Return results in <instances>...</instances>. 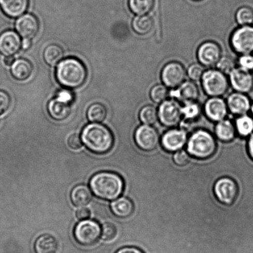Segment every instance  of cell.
Returning <instances> with one entry per match:
<instances>
[{
	"label": "cell",
	"instance_id": "cell-1",
	"mask_svg": "<svg viewBox=\"0 0 253 253\" xmlns=\"http://www.w3.org/2000/svg\"><path fill=\"white\" fill-rule=\"evenodd\" d=\"M81 139L85 147L96 154L108 153L113 147L114 136L107 126L98 123L84 127Z\"/></svg>",
	"mask_w": 253,
	"mask_h": 253
},
{
	"label": "cell",
	"instance_id": "cell-2",
	"mask_svg": "<svg viewBox=\"0 0 253 253\" xmlns=\"http://www.w3.org/2000/svg\"><path fill=\"white\" fill-rule=\"evenodd\" d=\"M90 187L94 195L100 199L115 200L122 194L125 183L117 173L101 172L91 178Z\"/></svg>",
	"mask_w": 253,
	"mask_h": 253
},
{
	"label": "cell",
	"instance_id": "cell-3",
	"mask_svg": "<svg viewBox=\"0 0 253 253\" xmlns=\"http://www.w3.org/2000/svg\"><path fill=\"white\" fill-rule=\"evenodd\" d=\"M87 71L83 62L78 59L68 58L59 62L56 70L58 83L68 89L78 88L83 85Z\"/></svg>",
	"mask_w": 253,
	"mask_h": 253
},
{
	"label": "cell",
	"instance_id": "cell-4",
	"mask_svg": "<svg viewBox=\"0 0 253 253\" xmlns=\"http://www.w3.org/2000/svg\"><path fill=\"white\" fill-rule=\"evenodd\" d=\"M216 142L207 130H198L190 136L187 141V152L198 159L211 157L216 151Z\"/></svg>",
	"mask_w": 253,
	"mask_h": 253
},
{
	"label": "cell",
	"instance_id": "cell-5",
	"mask_svg": "<svg viewBox=\"0 0 253 253\" xmlns=\"http://www.w3.org/2000/svg\"><path fill=\"white\" fill-rule=\"evenodd\" d=\"M201 81L203 91L211 98L224 96L227 93L230 84L226 74L217 69L205 71Z\"/></svg>",
	"mask_w": 253,
	"mask_h": 253
},
{
	"label": "cell",
	"instance_id": "cell-6",
	"mask_svg": "<svg viewBox=\"0 0 253 253\" xmlns=\"http://www.w3.org/2000/svg\"><path fill=\"white\" fill-rule=\"evenodd\" d=\"M101 234V228L97 222L84 220L74 228V236L76 241L84 247H90L98 241Z\"/></svg>",
	"mask_w": 253,
	"mask_h": 253
},
{
	"label": "cell",
	"instance_id": "cell-7",
	"mask_svg": "<svg viewBox=\"0 0 253 253\" xmlns=\"http://www.w3.org/2000/svg\"><path fill=\"white\" fill-rule=\"evenodd\" d=\"M158 119L163 125L168 128L177 126L182 119V106L174 99H166L160 104Z\"/></svg>",
	"mask_w": 253,
	"mask_h": 253
},
{
	"label": "cell",
	"instance_id": "cell-8",
	"mask_svg": "<svg viewBox=\"0 0 253 253\" xmlns=\"http://www.w3.org/2000/svg\"><path fill=\"white\" fill-rule=\"evenodd\" d=\"M234 51L241 54L253 52V26H242L232 32L230 40Z\"/></svg>",
	"mask_w": 253,
	"mask_h": 253
},
{
	"label": "cell",
	"instance_id": "cell-9",
	"mask_svg": "<svg viewBox=\"0 0 253 253\" xmlns=\"http://www.w3.org/2000/svg\"><path fill=\"white\" fill-rule=\"evenodd\" d=\"M187 72L179 62L170 61L165 64L161 72L164 85L171 89L177 88L185 80Z\"/></svg>",
	"mask_w": 253,
	"mask_h": 253
},
{
	"label": "cell",
	"instance_id": "cell-10",
	"mask_svg": "<svg viewBox=\"0 0 253 253\" xmlns=\"http://www.w3.org/2000/svg\"><path fill=\"white\" fill-rule=\"evenodd\" d=\"M215 197L220 203L231 205L235 202L239 194V187L237 183L232 178H220L214 186Z\"/></svg>",
	"mask_w": 253,
	"mask_h": 253
},
{
	"label": "cell",
	"instance_id": "cell-11",
	"mask_svg": "<svg viewBox=\"0 0 253 253\" xmlns=\"http://www.w3.org/2000/svg\"><path fill=\"white\" fill-rule=\"evenodd\" d=\"M135 141L141 150L152 151L160 143V136L153 126L143 124L136 129L134 135Z\"/></svg>",
	"mask_w": 253,
	"mask_h": 253
},
{
	"label": "cell",
	"instance_id": "cell-12",
	"mask_svg": "<svg viewBox=\"0 0 253 253\" xmlns=\"http://www.w3.org/2000/svg\"><path fill=\"white\" fill-rule=\"evenodd\" d=\"M197 58L203 66L216 65L222 57V49L219 44L212 41H207L200 45L197 50Z\"/></svg>",
	"mask_w": 253,
	"mask_h": 253
},
{
	"label": "cell",
	"instance_id": "cell-13",
	"mask_svg": "<svg viewBox=\"0 0 253 253\" xmlns=\"http://www.w3.org/2000/svg\"><path fill=\"white\" fill-rule=\"evenodd\" d=\"M230 85L235 92L247 94L253 89V75L252 72L235 68L229 74Z\"/></svg>",
	"mask_w": 253,
	"mask_h": 253
},
{
	"label": "cell",
	"instance_id": "cell-14",
	"mask_svg": "<svg viewBox=\"0 0 253 253\" xmlns=\"http://www.w3.org/2000/svg\"><path fill=\"white\" fill-rule=\"evenodd\" d=\"M187 140V133L185 130L172 129L164 134L161 139V145L168 152H177L184 147Z\"/></svg>",
	"mask_w": 253,
	"mask_h": 253
},
{
	"label": "cell",
	"instance_id": "cell-15",
	"mask_svg": "<svg viewBox=\"0 0 253 253\" xmlns=\"http://www.w3.org/2000/svg\"><path fill=\"white\" fill-rule=\"evenodd\" d=\"M169 96L180 103L185 104L197 101L199 98V90L192 81H185L177 88L172 89Z\"/></svg>",
	"mask_w": 253,
	"mask_h": 253
},
{
	"label": "cell",
	"instance_id": "cell-16",
	"mask_svg": "<svg viewBox=\"0 0 253 253\" xmlns=\"http://www.w3.org/2000/svg\"><path fill=\"white\" fill-rule=\"evenodd\" d=\"M203 110L207 117L215 122L225 119L229 111L226 101L219 97L208 99L204 104Z\"/></svg>",
	"mask_w": 253,
	"mask_h": 253
},
{
	"label": "cell",
	"instance_id": "cell-17",
	"mask_svg": "<svg viewBox=\"0 0 253 253\" xmlns=\"http://www.w3.org/2000/svg\"><path fill=\"white\" fill-rule=\"evenodd\" d=\"M39 27L38 19L31 14L22 15L16 22V31L24 39H33L38 33Z\"/></svg>",
	"mask_w": 253,
	"mask_h": 253
},
{
	"label": "cell",
	"instance_id": "cell-18",
	"mask_svg": "<svg viewBox=\"0 0 253 253\" xmlns=\"http://www.w3.org/2000/svg\"><path fill=\"white\" fill-rule=\"evenodd\" d=\"M22 41L13 31H6L0 34V53L5 56H13L21 49Z\"/></svg>",
	"mask_w": 253,
	"mask_h": 253
},
{
	"label": "cell",
	"instance_id": "cell-19",
	"mask_svg": "<svg viewBox=\"0 0 253 253\" xmlns=\"http://www.w3.org/2000/svg\"><path fill=\"white\" fill-rule=\"evenodd\" d=\"M226 103L228 110L234 115H245L250 110L251 101L247 94L235 92L228 96Z\"/></svg>",
	"mask_w": 253,
	"mask_h": 253
},
{
	"label": "cell",
	"instance_id": "cell-20",
	"mask_svg": "<svg viewBox=\"0 0 253 253\" xmlns=\"http://www.w3.org/2000/svg\"><path fill=\"white\" fill-rule=\"evenodd\" d=\"M29 0H0L2 11L11 18L22 16L28 8Z\"/></svg>",
	"mask_w": 253,
	"mask_h": 253
},
{
	"label": "cell",
	"instance_id": "cell-21",
	"mask_svg": "<svg viewBox=\"0 0 253 253\" xmlns=\"http://www.w3.org/2000/svg\"><path fill=\"white\" fill-rule=\"evenodd\" d=\"M48 111L49 116L54 120L63 121L70 115L71 103L56 98L49 101Z\"/></svg>",
	"mask_w": 253,
	"mask_h": 253
},
{
	"label": "cell",
	"instance_id": "cell-22",
	"mask_svg": "<svg viewBox=\"0 0 253 253\" xmlns=\"http://www.w3.org/2000/svg\"><path fill=\"white\" fill-rule=\"evenodd\" d=\"M110 207L113 214L121 219L130 216L134 210L133 203L126 197H120L114 200Z\"/></svg>",
	"mask_w": 253,
	"mask_h": 253
},
{
	"label": "cell",
	"instance_id": "cell-23",
	"mask_svg": "<svg viewBox=\"0 0 253 253\" xmlns=\"http://www.w3.org/2000/svg\"><path fill=\"white\" fill-rule=\"evenodd\" d=\"M36 253H59L58 242L49 234L41 235L34 244Z\"/></svg>",
	"mask_w": 253,
	"mask_h": 253
},
{
	"label": "cell",
	"instance_id": "cell-24",
	"mask_svg": "<svg viewBox=\"0 0 253 253\" xmlns=\"http://www.w3.org/2000/svg\"><path fill=\"white\" fill-rule=\"evenodd\" d=\"M33 71L31 62L24 58L15 60L11 67L12 76L17 81H25L30 78Z\"/></svg>",
	"mask_w": 253,
	"mask_h": 253
},
{
	"label": "cell",
	"instance_id": "cell-25",
	"mask_svg": "<svg viewBox=\"0 0 253 253\" xmlns=\"http://www.w3.org/2000/svg\"><path fill=\"white\" fill-rule=\"evenodd\" d=\"M70 197L71 202L74 205L83 207L90 202L92 194L87 186L79 185L76 186L71 191Z\"/></svg>",
	"mask_w": 253,
	"mask_h": 253
},
{
	"label": "cell",
	"instance_id": "cell-26",
	"mask_svg": "<svg viewBox=\"0 0 253 253\" xmlns=\"http://www.w3.org/2000/svg\"><path fill=\"white\" fill-rule=\"evenodd\" d=\"M215 135L223 142H230L234 140L236 135V128L232 121L224 119L218 121L215 127Z\"/></svg>",
	"mask_w": 253,
	"mask_h": 253
},
{
	"label": "cell",
	"instance_id": "cell-27",
	"mask_svg": "<svg viewBox=\"0 0 253 253\" xmlns=\"http://www.w3.org/2000/svg\"><path fill=\"white\" fill-rule=\"evenodd\" d=\"M131 26L133 31L140 36H145L152 31L154 21L152 17L148 14L136 15L134 17Z\"/></svg>",
	"mask_w": 253,
	"mask_h": 253
},
{
	"label": "cell",
	"instance_id": "cell-28",
	"mask_svg": "<svg viewBox=\"0 0 253 253\" xmlns=\"http://www.w3.org/2000/svg\"><path fill=\"white\" fill-rule=\"evenodd\" d=\"M64 56L63 49L58 45L51 44L47 46L43 52V58L46 64L51 66L58 64Z\"/></svg>",
	"mask_w": 253,
	"mask_h": 253
},
{
	"label": "cell",
	"instance_id": "cell-29",
	"mask_svg": "<svg viewBox=\"0 0 253 253\" xmlns=\"http://www.w3.org/2000/svg\"><path fill=\"white\" fill-rule=\"evenodd\" d=\"M154 5L155 0H128L129 8L136 15L148 14Z\"/></svg>",
	"mask_w": 253,
	"mask_h": 253
},
{
	"label": "cell",
	"instance_id": "cell-30",
	"mask_svg": "<svg viewBox=\"0 0 253 253\" xmlns=\"http://www.w3.org/2000/svg\"><path fill=\"white\" fill-rule=\"evenodd\" d=\"M107 110L105 106L100 103L91 104L86 111L88 120L91 123L102 122L105 120Z\"/></svg>",
	"mask_w": 253,
	"mask_h": 253
},
{
	"label": "cell",
	"instance_id": "cell-31",
	"mask_svg": "<svg viewBox=\"0 0 253 253\" xmlns=\"http://www.w3.org/2000/svg\"><path fill=\"white\" fill-rule=\"evenodd\" d=\"M235 128L240 135L248 136L253 133V118L247 115L239 116L235 120Z\"/></svg>",
	"mask_w": 253,
	"mask_h": 253
},
{
	"label": "cell",
	"instance_id": "cell-32",
	"mask_svg": "<svg viewBox=\"0 0 253 253\" xmlns=\"http://www.w3.org/2000/svg\"><path fill=\"white\" fill-rule=\"evenodd\" d=\"M182 118L188 122L197 120L202 113V108L197 101L183 104L182 106Z\"/></svg>",
	"mask_w": 253,
	"mask_h": 253
},
{
	"label": "cell",
	"instance_id": "cell-33",
	"mask_svg": "<svg viewBox=\"0 0 253 253\" xmlns=\"http://www.w3.org/2000/svg\"><path fill=\"white\" fill-rule=\"evenodd\" d=\"M139 118L145 125H153L158 120V110L153 105L144 106L139 112Z\"/></svg>",
	"mask_w": 253,
	"mask_h": 253
},
{
	"label": "cell",
	"instance_id": "cell-34",
	"mask_svg": "<svg viewBox=\"0 0 253 253\" xmlns=\"http://www.w3.org/2000/svg\"><path fill=\"white\" fill-rule=\"evenodd\" d=\"M235 19L240 26L253 25V9L249 6L240 7L235 14Z\"/></svg>",
	"mask_w": 253,
	"mask_h": 253
},
{
	"label": "cell",
	"instance_id": "cell-35",
	"mask_svg": "<svg viewBox=\"0 0 253 253\" xmlns=\"http://www.w3.org/2000/svg\"><path fill=\"white\" fill-rule=\"evenodd\" d=\"M169 96L168 88L164 84H156L151 89L150 97L154 102L160 104Z\"/></svg>",
	"mask_w": 253,
	"mask_h": 253
},
{
	"label": "cell",
	"instance_id": "cell-36",
	"mask_svg": "<svg viewBox=\"0 0 253 253\" xmlns=\"http://www.w3.org/2000/svg\"><path fill=\"white\" fill-rule=\"evenodd\" d=\"M215 66L218 70L226 75H229L235 68V63L234 61L229 57L222 56Z\"/></svg>",
	"mask_w": 253,
	"mask_h": 253
},
{
	"label": "cell",
	"instance_id": "cell-37",
	"mask_svg": "<svg viewBox=\"0 0 253 253\" xmlns=\"http://www.w3.org/2000/svg\"><path fill=\"white\" fill-rule=\"evenodd\" d=\"M203 66L200 64H192L188 67L187 74L191 81H198L202 79L203 74L205 73Z\"/></svg>",
	"mask_w": 253,
	"mask_h": 253
},
{
	"label": "cell",
	"instance_id": "cell-38",
	"mask_svg": "<svg viewBox=\"0 0 253 253\" xmlns=\"http://www.w3.org/2000/svg\"><path fill=\"white\" fill-rule=\"evenodd\" d=\"M117 234V228L112 223H105L101 228V237L106 241L115 239Z\"/></svg>",
	"mask_w": 253,
	"mask_h": 253
},
{
	"label": "cell",
	"instance_id": "cell-39",
	"mask_svg": "<svg viewBox=\"0 0 253 253\" xmlns=\"http://www.w3.org/2000/svg\"><path fill=\"white\" fill-rule=\"evenodd\" d=\"M173 162L179 167L187 165L190 160V155L184 150L177 151L173 155Z\"/></svg>",
	"mask_w": 253,
	"mask_h": 253
},
{
	"label": "cell",
	"instance_id": "cell-40",
	"mask_svg": "<svg viewBox=\"0 0 253 253\" xmlns=\"http://www.w3.org/2000/svg\"><path fill=\"white\" fill-rule=\"evenodd\" d=\"M239 68L252 72L253 71V55L252 54H241L238 59Z\"/></svg>",
	"mask_w": 253,
	"mask_h": 253
},
{
	"label": "cell",
	"instance_id": "cell-41",
	"mask_svg": "<svg viewBox=\"0 0 253 253\" xmlns=\"http://www.w3.org/2000/svg\"><path fill=\"white\" fill-rule=\"evenodd\" d=\"M11 102L9 94L6 92L0 90V115L7 112L11 106Z\"/></svg>",
	"mask_w": 253,
	"mask_h": 253
},
{
	"label": "cell",
	"instance_id": "cell-42",
	"mask_svg": "<svg viewBox=\"0 0 253 253\" xmlns=\"http://www.w3.org/2000/svg\"><path fill=\"white\" fill-rule=\"evenodd\" d=\"M68 145L72 150H78L83 146V140L77 134L72 135L68 139Z\"/></svg>",
	"mask_w": 253,
	"mask_h": 253
},
{
	"label": "cell",
	"instance_id": "cell-43",
	"mask_svg": "<svg viewBox=\"0 0 253 253\" xmlns=\"http://www.w3.org/2000/svg\"><path fill=\"white\" fill-rule=\"evenodd\" d=\"M90 212L87 208L82 207L79 209L76 212V217L79 220H84L90 217Z\"/></svg>",
	"mask_w": 253,
	"mask_h": 253
},
{
	"label": "cell",
	"instance_id": "cell-44",
	"mask_svg": "<svg viewBox=\"0 0 253 253\" xmlns=\"http://www.w3.org/2000/svg\"><path fill=\"white\" fill-rule=\"evenodd\" d=\"M57 98L69 103H71V101H73V94L71 93L70 92L66 90L59 92L58 96H57Z\"/></svg>",
	"mask_w": 253,
	"mask_h": 253
},
{
	"label": "cell",
	"instance_id": "cell-45",
	"mask_svg": "<svg viewBox=\"0 0 253 253\" xmlns=\"http://www.w3.org/2000/svg\"><path fill=\"white\" fill-rule=\"evenodd\" d=\"M116 253H144L141 250L135 247H125L119 250Z\"/></svg>",
	"mask_w": 253,
	"mask_h": 253
},
{
	"label": "cell",
	"instance_id": "cell-46",
	"mask_svg": "<svg viewBox=\"0 0 253 253\" xmlns=\"http://www.w3.org/2000/svg\"><path fill=\"white\" fill-rule=\"evenodd\" d=\"M248 150H249L250 157L253 160V133L250 136L249 143H248Z\"/></svg>",
	"mask_w": 253,
	"mask_h": 253
},
{
	"label": "cell",
	"instance_id": "cell-47",
	"mask_svg": "<svg viewBox=\"0 0 253 253\" xmlns=\"http://www.w3.org/2000/svg\"><path fill=\"white\" fill-rule=\"evenodd\" d=\"M31 47V39H24L23 41L22 42L21 48L24 51H27Z\"/></svg>",
	"mask_w": 253,
	"mask_h": 253
},
{
	"label": "cell",
	"instance_id": "cell-48",
	"mask_svg": "<svg viewBox=\"0 0 253 253\" xmlns=\"http://www.w3.org/2000/svg\"><path fill=\"white\" fill-rule=\"evenodd\" d=\"M15 59L13 56H7L4 59V64L6 66H11L13 64Z\"/></svg>",
	"mask_w": 253,
	"mask_h": 253
},
{
	"label": "cell",
	"instance_id": "cell-49",
	"mask_svg": "<svg viewBox=\"0 0 253 253\" xmlns=\"http://www.w3.org/2000/svg\"><path fill=\"white\" fill-rule=\"evenodd\" d=\"M250 110H251V112L253 115V103H252L251 104V107H250Z\"/></svg>",
	"mask_w": 253,
	"mask_h": 253
},
{
	"label": "cell",
	"instance_id": "cell-50",
	"mask_svg": "<svg viewBox=\"0 0 253 253\" xmlns=\"http://www.w3.org/2000/svg\"><path fill=\"white\" fill-rule=\"evenodd\" d=\"M0 123H1V119H0Z\"/></svg>",
	"mask_w": 253,
	"mask_h": 253
},
{
	"label": "cell",
	"instance_id": "cell-51",
	"mask_svg": "<svg viewBox=\"0 0 253 253\" xmlns=\"http://www.w3.org/2000/svg\"><path fill=\"white\" fill-rule=\"evenodd\" d=\"M195 1H200V0H195Z\"/></svg>",
	"mask_w": 253,
	"mask_h": 253
}]
</instances>
